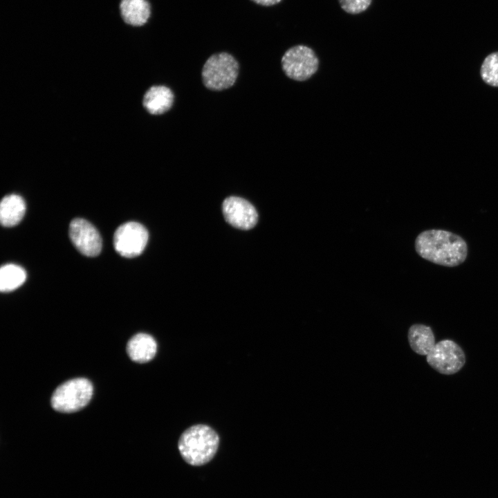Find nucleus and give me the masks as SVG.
Masks as SVG:
<instances>
[{
    "label": "nucleus",
    "mask_w": 498,
    "mask_h": 498,
    "mask_svg": "<svg viewBox=\"0 0 498 498\" xmlns=\"http://www.w3.org/2000/svg\"><path fill=\"white\" fill-rule=\"evenodd\" d=\"M26 212V203L21 196L10 194L4 196L0 204V221L2 225L12 227L17 225Z\"/></svg>",
    "instance_id": "13"
},
{
    "label": "nucleus",
    "mask_w": 498,
    "mask_h": 498,
    "mask_svg": "<svg viewBox=\"0 0 498 498\" xmlns=\"http://www.w3.org/2000/svg\"><path fill=\"white\" fill-rule=\"evenodd\" d=\"M26 279V271L21 266L12 264L3 265L0 269V290L12 291L21 286Z\"/></svg>",
    "instance_id": "15"
},
{
    "label": "nucleus",
    "mask_w": 498,
    "mask_h": 498,
    "mask_svg": "<svg viewBox=\"0 0 498 498\" xmlns=\"http://www.w3.org/2000/svg\"><path fill=\"white\" fill-rule=\"evenodd\" d=\"M118 12L126 26L141 27L151 16V5L148 0H120Z\"/></svg>",
    "instance_id": "10"
},
{
    "label": "nucleus",
    "mask_w": 498,
    "mask_h": 498,
    "mask_svg": "<svg viewBox=\"0 0 498 498\" xmlns=\"http://www.w3.org/2000/svg\"><path fill=\"white\" fill-rule=\"evenodd\" d=\"M174 94L165 86H153L145 93L143 106L151 114L160 115L168 111L172 106Z\"/></svg>",
    "instance_id": "12"
},
{
    "label": "nucleus",
    "mask_w": 498,
    "mask_h": 498,
    "mask_svg": "<svg viewBox=\"0 0 498 498\" xmlns=\"http://www.w3.org/2000/svg\"><path fill=\"white\" fill-rule=\"evenodd\" d=\"M148 238V232L142 225L130 221L117 228L113 236V246L121 256L132 258L142 252Z\"/></svg>",
    "instance_id": "7"
},
{
    "label": "nucleus",
    "mask_w": 498,
    "mask_h": 498,
    "mask_svg": "<svg viewBox=\"0 0 498 498\" xmlns=\"http://www.w3.org/2000/svg\"><path fill=\"white\" fill-rule=\"evenodd\" d=\"M285 74L296 81L309 79L317 71L319 60L315 52L304 45L294 46L288 49L282 58Z\"/></svg>",
    "instance_id": "5"
},
{
    "label": "nucleus",
    "mask_w": 498,
    "mask_h": 498,
    "mask_svg": "<svg viewBox=\"0 0 498 498\" xmlns=\"http://www.w3.org/2000/svg\"><path fill=\"white\" fill-rule=\"evenodd\" d=\"M480 74L485 83L498 87V51L485 57L481 66Z\"/></svg>",
    "instance_id": "16"
},
{
    "label": "nucleus",
    "mask_w": 498,
    "mask_h": 498,
    "mask_svg": "<svg viewBox=\"0 0 498 498\" xmlns=\"http://www.w3.org/2000/svg\"><path fill=\"white\" fill-rule=\"evenodd\" d=\"M239 64L230 54L222 52L211 55L202 69V80L209 89L221 91L231 87L238 76Z\"/></svg>",
    "instance_id": "3"
},
{
    "label": "nucleus",
    "mask_w": 498,
    "mask_h": 498,
    "mask_svg": "<svg viewBox=\"0 0 498 498\" xmlns=\"http://www.w3.org/2000/svg\"><path fill=\"white\" fill-rule=\"evenodd\" d=\"M341 8L346 12L357 15L365 11L372 0H338Z\"/></svg>",
    "instance_id": "17"
},
{
    "label": "nucleus",
    "mask_w": 498,
    "mask_h": 498,
    "mask_svg": "<svg viewBox=\"0 0 498 498\" xmlns=\"http://www.w3.org/2000/svg\"><path fill=\"white\" fill-rule=\"evenodd\" d=\"M219 445L218 434L205 425H195L181 435L178 448L183 459L189 465L200 466L210 462Z\"/></svg>",
    "instance_id": "2"
},
{
    "label": "nucleus",
    "mask_w": 498,
    "mask_h": 498,
    "mask_svg": "<svg viewBox=\"0 0 498 498\" xmlns=\"http://www.w3.org/2000/svg\"><path fill=\"white\" fill-rule=\"evenodd\" d=\"M93 391V385L86 378H77L69 380L55 390L51 396V406L59 412H77L89 403Z\"/></svg>",
    "instance_id": "4"
},
{
    "label": "nucleus",
    "mask_w": 498,
    "mask_h": 498,
    "mask_svg": "<svg viewBox=\"0 0 498 498\" xmlns=\"http://www.w3.org/2000/svg\"><path fill=\"white\" fill-rule=\"evenodd\" d=\"M415 249L422 258L446 267L457 266L465 261L468 245L459 235L444 230H427L415 240Z\"/></svg>",
    "instance_id": "1"
},
{
    "label": "nucleus",
    "mask_w": 498,
    "mask_h": 498,
    "mask_svg": "<svg viewBox=\"0 0 498 498\" xmlns=\"http://www.w3.org/2000/svg\"><path fill=\"white\" fill-rule=\"evenodd\" d=\"M157 344L149 334L140 333L133 336L128 342L127 351L134 362L145 363L154 358L156 353Z\"/></svg>",
    "instance_id": "11"
},
{
    "label": "nucleus",
    "mask_w": 498,
    "mask_h": 498,
    "mask_svg": "<svg viewBox=\"0 0 498 498\" xmlns=\"http://www.w3.org/2000/svg\"><path fill=\"white\" fill-rule=\"evenodd\" d=\"M222 210L226 221L241 230L252 228L258 220V214L253 205L240 197L230 196L225 199Z\"/></svg>",
    "instance_id": "9"
},
{
    "label": "nucleus",
    "mask_w": 498,
    "mask_h": 498,
    "mask_svg": "<svg viewBox=\"0 0 498 498\" xmlns=\"http://www.w3.org/2000/svg\"><path fill=\"white\" fill-rule=\"evenodd\" d=\"M69 237L75 247L84 255L95 257L102 249V239L97 229L85 219L77 218L69 225Z\"/></svg>",
    "instance_id": "8"
},
{
    "label": "nucleus",
    "mask_w": 498,
    "mask_h": 498,
    "mask_svg": "<svg viewBox=\"0 0 498 498\" xmlns=\"http://www.w3.org/2000/svg\"><path fill=\"white\" fill-rule=\"evenodd\" d=\"M257 4L264 6H270L277 4L282 1V0H251Z\"/></svg>",
    "instance_id": "18"
},
{
    "label": "nucleus",
    "mask_w": 498,
    "mask_h": 498,
    "mask_svg": "<svg viewBox=\"0 0 498 498\" xmlns=\"http://www.w3.org/2000/svg\"><path fill=\"white\" fill-rule=\"evenodd\" d=\"M408 341L411 349L422 356H427L436 344L432 329L421 324H415L410 326L408 331Z\"/></svg>",
    "instance_id": "14"
},
{
    "label": "nucleus",
    "mask_w": 498,
    "mask_h": 498,
    "mask_svg": "<svg viewBox=\"0 0 498 498\" xmlns=\"http://www.w3.org/2000/svg\"><path fill=\"white\" fill-rule=\"evenodd\" d=\"M427 362L437 372L443 375H452L464 366L465 356L457 343L445 339L436 343L427 355Z\"/></svg>",
    "instance_id": "6"
}]
</instances>
